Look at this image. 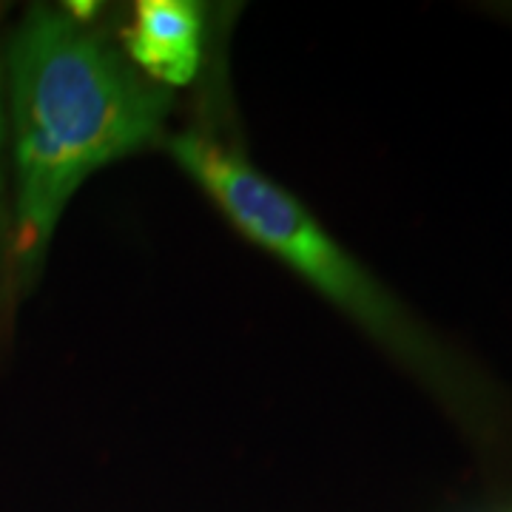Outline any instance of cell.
<instances>
[{
  "mask_svg": "<svg viewBox=\"0 0 512 512\" xmlns=\"http://www.w3.org/2000/svg\"><path fill=\"white\" fill-rule=\"evenodd\" d=\"M177 163L208 191L225 217L265 251L302 274L336 308L421 373L458 410H473V382L456 362L407 316L402 305L319 228V222L231 148L200 134H180L171 143Z\"/></svg>",
  "mask_w": 512,
  "mask_h": 512,
  "instance_id": "7a4b0ae2",
  "label": "cell"
},
{
  "mask_svg": "<svg viewBox=\"0 0 512 512\" xmlns=\"http://www.w3.org/2000/svg\"><path fill=\"white\" fill-rule=\"evenodd\" d=\"M128 60L157 86H185L202 57V15L185 0H146L126 32Z\"/></svg>",
  "mask_w": 512,
  "mask_h": 512,
  "instance_id": "3957f363",
  "label": "cell"
},
{
  "mask_svg": "<svg viewBox=\"0 0 512 512\" xmlns=\"http://www.w3.org/2000/svg\"><path fill=\"white\" fill-rule=\"evenodd\" d=\"M15 254L32 271L83 180L163 140L171 92L69 9L35 6L9 46Z\"/></svg>",
  "mask_w": 512,
  "mask_h": 512,
  "instance_id": "6da1fadb",
  "label": "cell"
}]
</instances>
